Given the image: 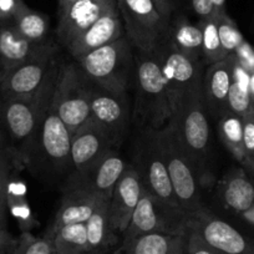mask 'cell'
I'll return each instance as SVG.
<instances>
[{"mask_svg": "<svg viewBox=\"0 0 254 254\" xmlns=\"http://www.w3.org/2000/svg\"><path fill=\"white\" fill-rule=\"evenodd\" d=\"M136 101L133 120L141 130H161L172 119L167 84L162 72L161 45L152 53L137 50L135 58Z\"/></svg>", "mask_w": 254, "mask_h": 254, "instance_id": "obj_1", "label": "cell"}, {"mask_svg": "<svg viewBox=\"0 0 254 254\" xmlns=\"http://www.w3.org/2000/svg\"><path fill=\"white\" fill-rule=\"evenodd\" d=\"M20 163L34 175L48 180L71 172V133L51 105L35 136L20 156Z\"/></svg>", "mask_w": 254, "mask_h": 254, "instance_id": "obj_2", "label": "cell"}, {"mask_svg": "<svg viewBox=\"0 0 254 254\" xmlns=\"http://www.w3.org/2000/svg\"><path fill=\"white\" fill-rule=\"evenodd\" d=\"M59 67L60 65L56 64L43 86L33 96L25 99L0 97V128L4 131L15 150L19 162L20 156L33 140L46 112L50 109Z\"/></svg>", "mask_w": 254, "mask_h": 254, "instance_id": "obj_3", "label": "cell"}, {"mask_svg": "<svg viewBox=\"0 0 254 254\" xmlns=\"http://www.w3.org/2000/svg\"><path fill=\"white\" fill-rule=\"evenodd\" d=\"M151 132L167 166L181 208L190 216L203 211L206 207L202 203L201 172L196 162L183 148L172 125L168 122L163 128L151 130Z\"/></svg>", "mask_w": 254, "mask_h": 254, "instance_id": "obj_4", "label": "cell"}, {"mask_svg": "<svg viewBox=\"0 0 254 254\" xmlns=\"http://www.w3.org/2000/svg\"><path fill=\"white\" fill-rule=\"evenodd\" d=\"M76 64L91 84L115 94H128L135 79V56L127 36L86 54Z\"/></svg>", "mask_w": 254, "mask_h": 254, "instance_id": "obj_5", "label": "cell"}, {"mask_svg": "<svg viewBox=\"0 0 254 254\" xmlns=\"http://www.w3.org/2000/svg\"><path fill=\"white\" fill-rule=\"evenodd\" d=\"M51 109L67 127L71 136L92 122L90 81L77 64H64L59 67Z\"/></svg>", "mask_w": 254, "mask_h": 254, "instance_id": "obj_6", "label": "cell"}, {"mask_svg": "<svg viewBox=\"0 0 254 254\" xmlns=\"http://www.w3.org/2000/svg\"><path fill=\"white\" fill-rule=\"evenodd\" d=\"M202 86H199L183 99L170 121L183 148L198 166L202 182L206 178L202 166L206 162L211 140Z\"/></svg>", "mask_w": 254, "mask_h": 254, "instance_id": "obj_7", "label": "cell"}, {"mask_svg": "<svg viewBox=\"0 0 254 254\" xmlns=\"http://www.w3.org/2000/svg\"><path fill=\"white\" fill-rule=\"evenodd\" d=\"M190 226V214L180 207H173L151 194L142 187L140 202L122 239L147 233H167L186 236Z\"/></svg>", "mask_w": 254, "mask_h": 254, "instance_id": "obj_8", "label": "cell"}, {"mask_svg": "<svg viewBox=\"0 0 254 254\" xmlns=\"http://www.w3.org/2000/svg\"><path fill=\"white\" fill-rule=\"evenodd\" d=\"M127 39L136 50L152 53L167 39L170 24L152 0H116Z\"/></svg>", "mask_w": 254, "mask_h": 254, "instance_id": "obj_9", "label": "cell"}, {"mask_svg": "<svg viewBox=\"0 0 254 254\" xmlns=\"http://www.w3.org/2000/svg\"><path fill=\"white\" fill-rule=\"evenodd\" d=\"M58 46L51 43L43 53L6 71H0V97L25 99L43 86L51 69L58 64Z\"/></svg>", "mask_w": 254, "mask_h": 254, "instance_id": "obj_10", "label": "cell"}, {"mask_svg": "<svg viewBox=\"0 0 254 254\" xmlns=\"http://www.w3.org/2000/svg\"><path fill=\"white\" fill-rule=\"evenodd\" d=\"M162 72L167 84L172 116L188 94L202 86L201 64L177 50L168 39L161 44Z\"/></svg>", "mask_w": 254, "mask_h": 254, "instance_id": "obj_11", "label": "cell"}, {"mask_svg": "<svg viewBox=\"0 0 254 254\" xmlns=\"http://www.w3.org/2000/svg\"><path fill=\"white\" fill-rule=\"evenodd\" d=\"M136 161L137 165L135 168L141 176L142 187L166 203L181 208L173 190L167 166L151 130L142 131Z\"/></svg>", "mask_w": 254, "mask_h": 254, "instance_id": "obj_12", "label": "cell"}, {"mask_svg": "<svg viewBox=\"0 0 254 254\" xmlns=\"http://www.w3.org/2000/svg\"><path fill=\"white\" fill-rule=\"evenodd\" d=\"M90 110L92 122L109 135L117 147L131 120L128 94H115L90 82Z\"/></svg>", "mask_w": 254, "mask_h": 254, "instance_id": "obj_13", "label": "cell"}, {"mask_svg": "<svg viewBox=\"0 0 254 254\" xmlns=\"http://www.w3.org/2000/svg\"><path fill=\"white\" fill-rule=\"evenodd\" d=\"M188 231L198 234L219 254H254L253 242L207 208L190 216Z\"/></svg>", "mask_w": 254, "mask_h": 254, "instance_id": "obj_14", "label": "cell"}, {"mask_svg": "<svg viewBox=\"0 0 254 254\" xmlns=\"http://www.w3.org/2000/svg\"><path fill=\"white\" fill-rule=\"evenodd\" d=\"M128 166L114 148L82 172L70 173L63 190H89L110 199L115 186Z\"/></svg>", "mask_w": 254, "mask_h": 254, "instance_id": "obj_15", "label": "cell"}, {"mask_svg": "<svg viewBox=\"0 0 254 254\" xmlns=\"http://www.w3.org/2000/svg\"><path fill=\"white\" fill-rule=\"evenodd\" d=\"M106 201H109V198H105L89 190H64L58 212L50 227L44 233V237L51 241L56 232L60 231L63 227L70 226V224L86 223L91 218L92 214Z\"/></svg>", "mask_w": 254, "mask_h": 254, "instance_id": "obj_16", "label": "cell"}, {"mask_svg": "<svg viewBox=\"0 0 254 254\" xmlns=\"http://www.w3.org/2000/svg\"><path fill=\"white\" fill-rule=\"evenodd\" d=\"M141 193V176L138 171L130 165L115 186L109 201L110 219L112 227L119 234H124L126 231L140 202Z\"/></svg>", "mask_w": 254, "mask_h": 254, "instance_id": "obj_17", "label": "cell"}, {"mask_svg": "<svg viewBox=\"0 0 254 254\" xmlns=\"http://www.w3.org/2000/svg\"><path fill=\"white\" fill-rule=\"evenodd\" d=\"M122 28L124 24L116 3L110 6L87 30L72 40L66 46L67 51L75 59V61L79 60L86 54L124 36Z\"/></svg>", "mask_w": 254, "mask_h": 254, "instance_id": "obj_18", "label": "cell"}, {"mask_svg": "<svg viewBox=\"0 0 254 254\" xmlns=\"http://www.w3.org/2000/svg\"><path fill=\"white\" fill-rule=\"evenodd\" d=\"M116 0H77L59 15L56 34L65 48L90 28Z\"/></svg>", "mask_w": 254, "mask_h": 254, "instance_id": "obj_19", "label": "cell"}, {"mask_svg": "<svg viewBox=\"0 0 254 254\" xmlns=\"http://www.w3.org/2000/svg\"><path fill=\"white\" fill-rule=\"evenodd\" d=\"M115 145L102 128L91 122L71 136V172L80 173L114 150Z\"/></svg>", "mask_w": 254, "mask_h": 254, "instance_id": "obj_20", "label": "cell"}, {"mask_svg": "<svg viewBox=\"0 0 254 254\" xmlns=\"http://www.w3.org/2000/svg\"><path fill=\"white\" fill-rule=\"evenodd\" d=\"M232 64L233 55L229 54L226 59L208 65L202 76V95L204 105L217 117L228 111V92L232 81Z\"/></svg>", "mask_w": 254, "mask_h": 254, "instance_id": "obj_21", "label": "cell"}, {"mask_svg": "<svg viewBox=\"0 0 254 254\" xmlns=\"http://www.w3.org/2000/svg\"><path fill=\"white\" fill-rule=\"evenodd\" d=\"M53 41L34 44L24 38L13 21L0 23V71H6L43 53Z\"/></svg>", "mask_w": 254, "mask_h": 254, "instance_id": "obj_22", "label": "cell"}, {"mask_svg": "<svg viewBox=\"0 0 254 254\" xmlns=\"http://www.w3.org/2000/svg\"><path fill=\"white\" fill-rule=\"evenodd\" d=\"M186 236L147 233L122 239L114 254H183Z\"/></svg>", "mask_w": 254, "mask_h": 254, "instance_id": "obj_23", "label": "cell"}, {"mask_svg": "<svg viewBox=\"0 0 254 254\" xmlns=\"http://www.w3.org/2000/svg\"><path fill=\"white\" fill-rule=\"evenodd\" d=\"M109 201L105 202L85 223L90 254H107L112 249L115 251L120 242L119 233L114 229L110 219Z\"/></svg>", "mask_w": 254, "mask_h": 254, "instance_id": "obj_24", "label": "cell"}, {"mask_svg": "<svg viewBox=\"0 0 254 254\" xmlns=\"http://www.w3.org/2000/svg\"><path fill=\"white\" fill-rule=\"evenodd\" d=\"M167 39L190 60L199 61L202 58V31L198 24H192L185 16L172 18Z\"/></svg>", "mask_w": 254, "mask_h": 254, "instance_id": "obj_25", "label": "cell"}, {"mask_svg": "<svg viewBox=\"0 0 254 254\" xmlns=\"http://www.w3.org/2000/svg\"><path fill=\"white\" fill-rule=\"evenodd\" d=\"M223 201L228 208L242 214L254 206V185L242 170L232 171L224 181Z\"/></svg>", "mask_w": 254, "mask_h": 254, "instance_id": "obj_26", "label": "cell"}, {"mask_svg": "<svg viewBox=\"0 0 254 254\" xmlns=\"http://www.w3.org/2000/svg\"><path fill=\"white\" fill-rule=\"evenodd\" d=\"M11 21L19 33L31 43L46 44L50 41L48 39L50 29L49 18L30 9L24 1L20 4Z\"/></svg>", "mask_w": 254, "mask_h": 254, "instance_id": "obj_27", "label": "cell"}, {"mask_svg": "<svg viewBox=\"0 0 254 254\" xmlns=\"http://www.w3.org/2000/svg\"><path fill=\"white\" fill-rule=\"evenodd\" d=\"M6 207H8V213H10L16 219L21 232H31V229L39 224V222L34 218V214L26 199L25 183L19 178H14L13 175L8 183Z\"/></svg>", "mask_w": 254, "mask_h": 254, "instance_id": "obj_28", "label": "cell"}, {"mask_svg": "<svg viewBox=\"0 0 254 254\" xmlns=\"http://www.w3.org/2000/svg\"><path fill=\"white\" fill-rule=\"evenodd\" d=\"M249 81H251V74L239 65L233 55L232 81L228 92V102H227L228 111L234 112L239 116H244L252 109H254L249 95Z\"/></svg>", "mask_w": 254, "mask_h": 254, "instance_id": "obj_29", "label": "cell"}, {"mask_svg": "<svg viewBox=\"0 0 254 254\" xmlns=\"http://www.w3.org/2000/svg\"><path fill=\"white\" fill-rule=\"evenodd\" d=\"M218 133L227 150L239 162L244 163L243 116L226 111L218 121Z\"/></svg>", "mask_w": 254, "mask_h": 254, "instance_id": "obj_30", "label": "cell"}, {"mask_svg": "<svg viewBox=\"0 0 254 254\" xmlns=\"http://www.w3.org/2000/svg\"><path fill=\"white\" fill-rule=\"evenodd\" d=\"M51 241L55 254H90L85 223L63 227Z\"/></svg>", "mask_w": 254, "mask_h": 254, "instance_id": "obj_31", "label": "cell"}, {"mask_svg": "<svg viewBox=\"0 0 254 254\" xmlns=\"http://www.w3.org/2000/svg\"><path fill=\"white\" fill-rule=\"evenodd\" d=\"M19 158L4 131L0 128V217L8 221L6 193L8 183L10 181L13 170L18 166Z\"/></svg>", "mask_w": 254, "mask_h": 254, "instance_id": "obj_32", "label": "cell"}, {"mask_svg": "<svg viewBox=\"0 0 254 254\" xmlns=\"http://www.w3.org/2000/svg\"><path fill=\"white\" fill-rule=\"evenodd\" d=\"M202 31V59L204 63L212 65L227 58L219 40L217 21L214 16L201 19L198 23Z\"/></svg>", "mask_w": 254, "mask_h": 254, "instance_id": "obj_33", "label": "cell"}, {"mask_svg": "<svg viewBox=\"0 0 254 254\" xmlns=\"http://www.w3.org/2000/svg\"><path fill=\"white\" fill-rule=\"evenodd\" d=\"M6 254H55L53 241L36 237L31 232H21Z\"/></svg>", "mask_w": 254, "mask_h": 254, "instance_id": "obj_34", "label": "cell"}, {"mask_svg": "<svg viewBox=\"0 0 254 254\" xmlns=\"http://www.w3.org/2000/svg\"><path fill=\"white\" fill-rule=\"evenodd\" d=\"M214 18H216L217 21V29H218L221 45L223 48L224 53L228 56L229 54L234 53V50L238 48V45L244 40V38L241 31H239L237 24L228 16L227 11L219 13L218 15H214Z\"/></svg>", "mask_w": 254, "mask_h": 254, "instance_id": "obj_35", "label": "cell"}, {"mask_svg": "<svg viewBox=\"0 0 254 254\" xmlns=\"http://www.w3.org/2000/svg\"><path fill=\"white\" fill-rule=\"evenodd\" d=\"M244 163L254 172V109L243 116Z\"/></svg>", "mask_w": 254, "mask_h": 254, "instance_id": "obj_36", "label": "cell"}, {"mask_svg": "<svg viewBox=\"0 0 254 254\" xmlns=\"http://www.w3.org/2000/svg\"><path fill=\"white\" fill-rule=\"evenodd\" d=\"M183 254H219L211 246L206 243L201 237L193 231H188L185 239Z\"/></svg>", "mask_w": 254, "mask_h": 254, "instance_id": "obj_37", "label": "cell"}, {"mask_svg": "<svg viewBox=\"0 0 254 254\" xmlns=\"http://www.w3.org/2000/svg\"><path fill=\"white\" fill-rule=\"evenodd\" d=\"M233 55L243 69H246L249 74H253L254 72V48L246 40V39H244V40L239 44L238 48L234 50Z\"/></svg>", "mask_w": 254, "mask_h": 254, "instance_id": "obj_38", "label": "cell"}, {"mask_svg": "<svg viewBox=\"0 0 254 254\" xmlns=\"http://www.w3.org/2000/svg\"><path fill=\"white\" fill-rule=\"evenodd\" d=\"M24 0H0V23L13 20Z\"/></svg>", "mask_w": 254, "mask_h": 254, "instance_id": "obj_39", "label": "cell"}, {"mask_svg": "<svg viewBox=\"0 0 254 254\" xmlns=\"http://www.w3.org/2000/svg\"><path fill=\"white\" fill-rule=\"evenodd\" d=\"M193 11L201 19L211 18L214 16L213 14V5L211 0H190Z\"/></svg>", "mask_w": 254, "mask_h": 254, "instance_id": "obj_40", "label": "cell"}, {"mask_svg": "<svg viewBox=\"0 0 254 254\" xmlns=\"http://www.w3.org/2000/svg\"><path fill=\"white\" fill-rule=\"evenodd\" d=\"M14 242H15V238H13L8 231V221L0 217V249L6 254Z\"/></svg>", "mask_w": 254, "mask_h": 254, "instance_id": "obj_41", "label": "cell"}, {"mask_svg": "<svg viewBox=\"0 0 254 254\" xmlns=\"http://www.w3.org/2000/svg\"><path fill=\"white\" fill-rule=\"evenodd\" d=\"M152 3L155 4L156 9H157L160 15L163 18V20L170 24L171 20H172L173 11L172 0H152Z\"/></svg>", "mask_w": 254, "mask_h": 254, "instance_id": "obj_42", "label": "cell"}, {"mask_svg": "<svg viewBox=\"0 0 254 254\" xmlns=\"http://www.w3.org/2000/svg\"><path fill=\"white\" fill-rule=\"evenodd\" d=\"M213 5V14L218 15L219 13L226 11V0H211Z\"/></svg>", "mask_w": 254, "mask_h": 254, "instance_id": "obj_43", "label": "cell"}, {"mask_svg": "<svg viewBox=\"0 0 254 254\" xmlns=\"http://www.w3.org/2000/svg\"><path fill=\"white\" fill-rule=\"evenodd\" d=\"M77 0H59V4H58V14H63L64 11L67 10L70 6L72 5L74 3H76Z\"/></svg>", "mask_w": 254, "mask_h": 254, "instance_id": "obj_44", "label": "cell"}, {"mask_svg": "<svg viewBox=\"0 0 254 254\" xmlns=\"http://www.w3.org/2000/svg\"><path fill=\"white\" fill-rule=\"evenodd\" d=\"M243 217L247 219V221L249 222V223L254 224V206L252 207L251 209H248L247 212H244Z\"/></svg>", "mask_w": 254, "mask_h": 254, "instance_id": "obj_45", "label": "cell"}, {"mask_svg": "<svg viewBox=\"0 0 254 254\" xmlns=\"http://www.w3.org/2000/svg\"><path fill=\"white\" fill-rule=\"evenodd\" d=\"M249 95H251L252 104L254 107V72L251 74V81H249Z\"/></svg>", "mask_w": 254, "mask_h": 254, "instance_id": "obj_46", "label": "cell"}, {"mask_svg": "<svg viewBox=\"0 0 254 254\" xmlns=\"http://www.w3.org/2000/svg\"><path fill=\"white\" fill-rule=\"evenodd\" d=\"M0 254H5V252H3L1 249H0Z\"/></svg>", "mask_w": 254, "mask_h": 254, "instance_id": "obj_47", "label": "cell"}]
</instances>
